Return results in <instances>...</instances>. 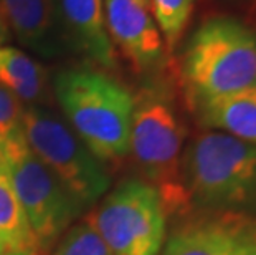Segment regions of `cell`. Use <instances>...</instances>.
<instances>
[{"instance_id":"cell-10","label":"cell","mask_w":256,"mask_h":255,"mask_svg":"<svg viewBox=\"0 0 256 255\" xmlns=\"http://www.w3.org/2000/svg\"><path fill=\"white\" fill-rule=\"evenodd\" d=\"M0 7L8 29L24 47L43 57L66 50L58 0H0Z\"/></svg>"},{"instance_id":"cell-7","label":"cell","mask_w":256,"mask_h":255,"mask_svg":"<svg viewBox=\"0 0 256 255\" xmlns=\"http://www.w3.org/2000/svg\"><path fill=\"white\" fill-rule=\"evenodd\" d=\"M88 217L111 255H160L167 212L159 191L144 179L122 181Z\"/></svg>"},{"instance_id":"cell-12","label":"cell","mask_w":256,"mask_h":255,"mask_svg":"<svg viewBox=\"0 0 256 255\" xmlns=\"http://www.w3.org/2000/svg\"><path fill=\"white\" fill-rule=\"evenodd\" d=\"M205 128L256 146V85L230 95L194 103Z\"/></svg>"},{"instance_id":"cell-19","label":"cell","mask_w":256,"mask_h":255,"mask_svg":"<svg viewBox=\"0 0 256 255\" xmlns=\"http://www.w3.org/2000/svg\"><path fill=\"white\" fill-rule=\"evenodd\" d=\"M0 255H35V253H32V252H4Z\"/></svg>"},{"instance_id":"cell-8","label":"cell","mask_w":256,"mask_h":255,"mask_svg":"<svg viewBox=\"0 0 256 255\" xmlns=\"http://www.w3.org/2000/svg\"><path fill=\"white\" fill-rule=\"evenodd\" d=\"M160 255H256V215L188 212L166 237Z\"/></svg>"},{"instance_id":"cell-20","label":"cell","mask_w":256,"mask_h":255,"mask_svg":"<svg viewBox=\"0 0 256 255\" xmlns=\"http://www.w3.org/2000/svg\"><path fill=\"white\" fill-rule=\"evenodd\" d=\"M138 4H140L142 7H146V9H149V0H136Z\"/></svg>"},{"instance_id":"cell-13","label":"cell","mask_w":256,"mask_h":255,"mask_svg":"<svg viewBox=\"0 0 256 255\" xmlns=\"http://www.w3.org/2000/svg\"><path fill=\"white\" fill-rule=\"evenodd\" d=\"M0 86L20 101H42L46 91V72L18 48L0 47Z\"/></svg>"},{"instance_id":"cell-3","label":"cell","mask_w":256,"mask_h":255,"mask_svg":"<svg viewBox=\"0 0 256 255\" xmlns=\"http://www.w3.org/2000/svg\"><path fill=\"white\" fill-rule=\"evenodd\" d=\"M185 128L172 98L156 86L134 96L129 153L142 179L159 191L167 217L188 212L182 186Z\"/></svg>"},{"instance_id":"cell-2","label":"cell","mask_w":256,"mask_h":255,"mask_svg":"<svg viewBox=\"0 0 256 255\" xmlns=\"http://www.w3.org/2000/svg\"><path fill=\"white\" fill-rule=\"evenodd\" d=\"M55 95L73 131L101 161L129 154L134 95L110 75L90 68L64 70Z\"/></svg>"},{"instance_id":"cell-5","label":"cell","mask_w":256,"mask_h":255,"mask_svg":"<svg viewBox=\"0 0 256 255\" xmlns=\"http://www.w3.org/2000/svg\"><path fill=\"white\" fill-rule=\"evenodd\" d=\"M20 131L34 154L84 210L108 192L111 176L102 161L53 113L40 106L24 108Z\"/></svg>"},{"instance_id":"cell-9","label":"cell","mask_w":256,"mask_h":255,"mask_svg":"<svg viewBox=\"0 0 256 255\" xmlns=\"http://www.w3.org/2000/svg\"><path fill=\"white\" fill-rule=\"evenodd\" d=\"M111 42L138 72H146L164 58V39L149 10L136 0H102Z\"/></svg>"},{"instance_id":"cell-6","label":"cell","mask_w":256,"mask_h":255,"mask_svg":"<svg viewBox=\"0 0 256 255\" xmlns=\"http://www.w3.org/2000/svg\"><path fill=\"white\" fill-rule=\"evenodd\" d=\"M0 151L38 250H46L84 209L34 154L20 128L0 144Z\"/></svg>"},{"instance_id":"cell-17","label":"cell","mask_w":256,"mask_h":255,"mask_svg":"<svg viewBox=\"0 0 256 255\" xmlns=\"http://www.w3.org/2000/svg\"><path fill=\"white\" fill-rule=\"evenodd\" d=\"M22 113V101L7 88L0 86V144L20 128Z\"/></svg>"},{"instance_id":"cell-4","label":"cell","mask_w":256,"mask_h":255,"mask_svg":"<svg viewBox=\"0 0 256 255\" xmlns=\"http://www.w3.org/2000/svg\"><path fill=\"white\" fill-rule=\"evenodd\" d=\"M180 77L192 105L254 86L256 34L235 19L204 22L184 48Z\"/></svg>"},{"instance_id":"cell-14","label":"cell","mask_w":256,"mask_h":255,"mask_svg":"<svg viewBox=\"0 0 256 255\" xmlns=\"http://www.w3.org/2000/svg\"><path fill=\"white\" fill-rule=\"evenodd\" d=\"M0 242L5 252L38 253L35 237L15 194L2 151H0Z\"/></svg>"},{"instance_id":"cell-11","label":"cell","mask_w":256,"mask_h":255,"mask_svg":"<svg viewBox=\"0 0 256 255\" xmlns=\"http://www.w3.org/2000/svg\"><path fill=\"white\" fill-rule=\"evenodd\" d=\"M58 9L66 45L94 63L112 68L116 55L108 35L102 0H58Z\"/></svg>"},{"instance_id":"cell-15","label":"cell","mask_w":256,"mask_h":255,"mask_svg":"<svg viewBox=\"0 0 256 255\" xmlns=\"http://www.w3.org/2000/svg\"><path fill=\"white\" fill-rule=\"evenodd\" d=\"M194 2L195 0H149V9L168 52H172L182 39L185 27L192 17Z\"/></svg>"},{"instance_id":"cell-21","label":"cell","mask_w":256,"mask_h":255,"mask_svg":"<svg viewBox=\"0 0 256 255\" xmlns=\"http://www.w3.org/2000/svg\"><path fill=\"white\" fill-rule=\"evenodd\" d=\"M5 252V248H4V245H2V242H0V253H4Z\"/></svg>"},{"instance_id":"cell-16","label":"cell","mask_w":256,"mask_h":255,"mask_svg":"<svg viewBox=\"0 0 256 255\" xmlns=\"http://www.w3.org/2000/svg\"><path fill=\"white\" fill-rule=\"evenodd\" d=\"M53 255H111L90 217L72 225Z\"/></svg>"},{"instance_id":"cell-18","label":"cell","mask_w":256,"mask_h":255,"mask_svg":"<svg viewBox=\"0 0 256 255\" xmlns=\"http://www.w3.org/2000/svg\"><path fill=\"white\" fill-rule=\"evenodd\" d=\"M8 24L5 20V15L2 12V7H0V47L4 45L5 42L8 40Z\"/></svg>"},{"instance_id":"cell-1","label":"cell","mask_w":256,"mask_h":255,"mask_svg":"<svg viewBox=\"0 0 256 255\" xmlns=\"http://www.w3.org/2000/svg\"><path fill=\"white\" fill-rule=\"evenodd\" d=\"M182 186L188 212L256 215V146L215 129L197 134L184 149Z\"/></svg>"}]
</instances>
